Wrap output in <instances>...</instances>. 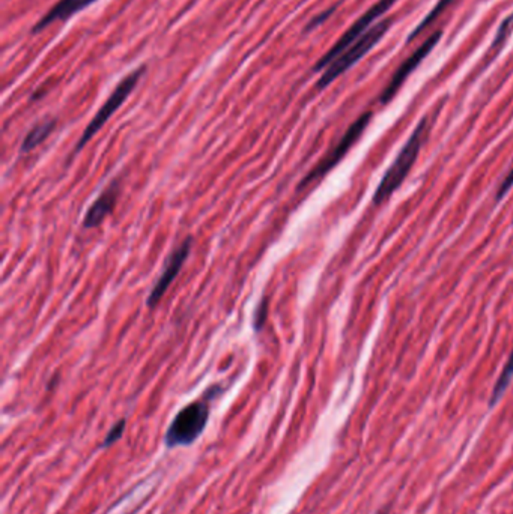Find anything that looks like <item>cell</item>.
<instances>
[{"label":"cell","mask_w":513,"mask_h":514,"mask_svg":"<svg viewBox=\"0 0 513 514\" xmlns=\"http://www.w3.org/2000/svg\"><path fill=\"white\" fill-rule=\"evenodd\" d=\"M427 127H429V119L423 118L422 120H420L417 128L413 131L411 137H409L408 141L405 143L402 151L399 152V155L396 157L395 162L385 172L381 182H379L378 188L374 194L375 204L384 203L387 199L392 197V194L399 187H401L404 179L408 176L409 170H411V167L414 166V162L420 153V149H422V145H423L426 132H427Z\"/></svg>","instance_id":"1"},{"label":"cell","mask_w":513,"mask_h":514,"mask_svg":"<svg viewBox=\"0 0 513 514\" xmlns=\"http://www.w3.org/2000/svg\"><path fill=\"white\" fill-rule=\"evenodd\" d=\"M210 419V398L205 397L182 408L172 419L164 436L167 448L189 447L202 433Z\"/></svg>","instance_id":"2"},{"label":"cell","mask_w":513,"mask_h":514,"mask_svg":"<svg viewBox=\"0 0 513 514\" xmlns=\"http://www.w3.org/2000/svg\"><path fill=\"white\" fill-rule=\"evenodd\" d=\"M390 25H392L390 20H383V22H379L369 29L367 32L358 38L350 48L345 50L331 65H328L324 69L322 76L317 80L316 88L325 89L328 85H331L337 77H341L351 67H354L358 60L363 59L369 51L379 43V39L384 38L387 30L390 29Z\"/></svg>","instance_id":"3"},{"label":"cell","mask_w":513,"mask_h":514,"mask_svg":"<svg viewBox=\"0 0 513 514\" xmlns=\"http://www.w3.org/2000/svg\"><path fill=\"white\" fill-rule=\"evenodd\" d=\"M146 67H140L137 69L132 71V73H130L127 77L122 78L118 86L115 88V90L111 92L110 97L107 98V101L104 102V104L101 106V109L97 111V115L94 116V119H92L89 122V125L85 128L83 134H81L77 146H76V152H80L81 149H83L89 140L94 137L97 132L104 127V123L115 115L116 110L124 104V102L127 101V98L131 95V92L135 90V88L137 86L140 77L143 76V73H145Z\"/></svg>","instance_id":"4"},{"label":"cell","mask_w":513,"mask_h":514,"mask_svg":"<svg viewBox=\"0 0 513 514\" xmlns=\"http://www.w3.org/2000/svg\"><path fill=\"white\" fill-rule=\"evenodd\" d=\"M395 4H396V0H379V2H376L371 9H367L364 15L358 18L357 22L342 35V38L338 39L337 43L330 50H328L320 60H317V64L315 65L313 71H322L328 65H331L345 50L350 48L358 38L363 36L367 30L371 29V25L375 22L376 18H379L385 11H388V9L392 8V5Z\"/></svg>","instance_id":"5"},{"label":"cell","mask_w":513,"mask_h":514,"mask_svg":"<svg viewBox=\"0 0 513 514\" xmlns=\"http://www.w3.org/2000/svg\"><path fill=\"white\" fill-rule=\"evenodd\" d=\"M371 119H372V111L363 113V115L358 118L350 128L346 130V132L343 134V137L341 139V141L337 143V146L330 153H328V155L320 164H317L315 169H312L309 173L306 174L304 179L299 183V190L306 188L307 185H309L313 181L324 178L328 172H330L333 167H336L337 164L341 162V160L346 155L348 151L353 148L354 143L358 139H360V136L363 134V131L369 125Z\"/></svg>","instance_id":"6"},{"label":"cell","mask_w":513,"mask_h":514,"mask_svg":"<svg viewBox=\"0 0 513 514\" xmlns=\"http://www.w3.org/2000/svg\"><path fill=\"white\" fill-rule=\"evenodd\" d=\"M190 250H191V238H187L182 244H179L177 249L173 250L170 253V256L167 257L166 263H164V268H163L160 277L157 279L156 284H153L152 291H151L148 300H146V305H148V308H151V310L160 304L161 298L169 289V286L172 284L173 280L177 279V275L179 274L184 263H186V261H187Z\"/></svg>","instance_id":"7"},{"label":"cell","mask_w":513,"mask_h":514,"mask_svg":"<svg viewBox=\"0 0 513 514\" xmlns=\"http://www.w3.org/2000/svg\"><path fill=\"white\" fill-rule=\"evenodd\" d=\"M441 32H435L434 35H430L425 43L420 46L414 53L409 56L404 64L397 68V71L395 73V76L390 80V83L387 85V88L383 90L381 97H379V101L381 104H387V102L392 101L395 98V95L399 92V89L402 88V85L405 83V80L413 74V71H416V68L422 64L423 59L434 50V47L438 44V41L441 39Z\"/></svg>","instance_id":"8"},{"label":"cell","mask_w":513,"mask_h":514,"mask_svg":"<svg viewBox=\"0 0 513 514\" xmlns=\"http://www.w3.org/2000/svg\"><path fill=\"white\" fill-rule=\"evenodd\" d=\"M118 196H119V185L118 181H113L109 187L100 194V197L90 204V208L85 215L83 228L94 229L104 221V218L113 211V208H115Z\"/></svg>","instance_id":"9"},{"label":"cell","mask_w":513,"mask_h":514,"mask_svg":"<svg viewBox=\"0 0 513 514\" xmlns=\"http://www.w3.org/2000/svg\"><path fill=\"white\" fill-rule=\"evenodd\" d=\"M97 0H59V2L47 11V14L32 27V34H38L50 25L56 22H65L67 18L76 15L81 9L88 8Z\"/></svg>","instance_id":"10"},{"label":"cell","mask_w":513,"mask_h":514,"mask_svg":"<svg viewBox=\"0 0 513 514\" xmlns=\"http://www.w3.org/2000/svg\"><path fill=\"white\" fill-rule=\"evenodd\" d=\"M56 127V120L50 119V120H44L35 125L32 130L27 132V136L25 137L23 143H22V152H30L32 149H35L36 146H39L41 143H44L47 140V137L53 132Z\"/></svg>","instance_id":"11"},{"label":"cell","mask_w":513,"mask_h":514,"mask_svg":"<svg viewBox=\"0 0 513 514\" xmlns=\"http://www.w3.org/2000/svg\"><path fill=\"white\" fill-rule=\"evenodd\" d=\"M513 376V349H512V354L507 359V363L505 366V368H502V372L497 380V384L494 387V389H492V396H491V406H494L498 400L501 398V396L505 394V391L507 389L509 384H510V379Z\"/></svg>","instance_id":"12"},{"label":"cell","mask_w":513,"mask_h":514,"mask_svg":"<svg viewBox=\"0 0 513 514\" xmlns=\"http://www.w3.org/2000/svg\"><path fill=\"white\" fill-rule=\"evenodd\" d=\"M451 2H453V0H439V2L434 6L432 11H430V13H429L423 20H422V23H420V25L413 30L411 35H409V38H408V41H413V39H416L418 35H422V32H425V30H426L430 25H432L441 14H443V13L446 11V9L450 6V4H451Z\"/></svg>","instance_id":"13"},{"label":"cell","mask_w":513,"mask_h":514,"mask_svg":"<svg viewBox=\"0 0 513 514\" xmlns=\"http://www.w3.org/2000/svg\"><path fill=\"white\" fill-rule=\"evenodd\" d=\"M125 427H127V421L125 419H119L118 423L109 430V433L106 435V438L102 439L101 448H107V447L115 444V442H118L122 438V435H124Z\"/></svg>","instance_id":"14"},{"label":"cell","mask_w":513,"mask_h":514,"mask_svg":"<svg viewBox=\"0 0 513 514\" xmlns=\"http://www.w3.org/2000/svg\"><path fill=\"white\" fill-rule=\"evenodd\" d=\"M268 298L264 296L261 303L258 304V307H256V312H254V317H253V326H254V331L259 333L265 322H266V316H268Z\"/></svg>","instance_id":"15"},{"label":"cell","mask_w":513,"mask_h":514,"mask_svg":"<svg viewBox=\"0 0 513 514\" xmlns=\"http://www.w3.org/2000/svg\"><path fill=\"white\" fill-rule=\"evenodd\" d=\"M512 30H513V14H512V15H509V17L505 20V22L501 23V26L498 27L497 35H495V39H494V43H492V47H494V48H498L502 43H505L506 38L512 34Z\"/></svg>","instance_id":"16"},{"label":"cell","mask_w":513,"mask_h":514,"mask_svg":"<svg viewBox=\"0 0 513 514\" xmlns=\"http://www.w3.org/2000/svg\"><path fill=\"white\" fill-rule=\"evenodd\" d=\"M512 185H513V167H512V170L507 173V176L505 178V181H502V182L500 183L498 191H497V200H501L502 197L506 196V193L512 188Z\"/></svg>","instance_id":"17"},{"label":"cell","mask_w":513,"mask_h":514,"mask_svg":"<svg viewBox=\"0 0 513 514\" xmlns=\"http://www.w3.org/2000/svg\"><path fill=\"white\" fill-rule=\"evenodd\" d=\"M333 13H334V8H331V9H327V11H325V13H322L321 15H317V17H315V18L312 20V22H310V25H309V26H307V30L315 29L316 26H320V25H322V23L325 22V20H327L328 17H330V15H331Z\"/></svg>","instance_id":"18"},{"label":"cell","mask_w":513,"mask_h":514,"mask_svg":"<svg viewBox=\"0 0 513 514\" xmlns=\"http://www.w3.org/2000/svg\"><path fill=\"white\" fill-rule=\"evenodd\" d=\"M378 514H388V507H385L384 510H381V511H379Z\"/></svg>","instance_id":"19"}]
</instances>
